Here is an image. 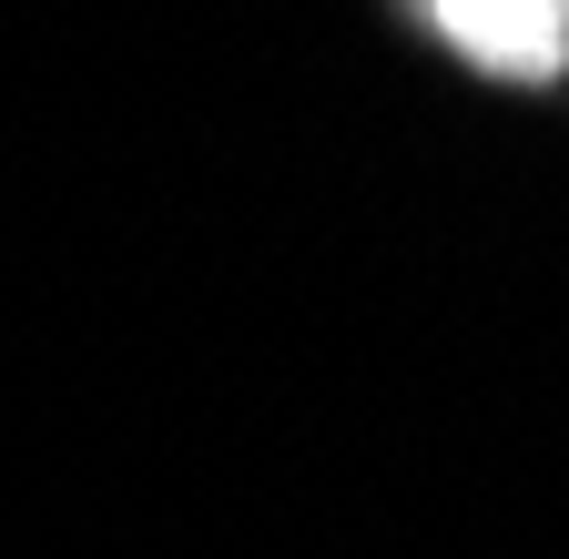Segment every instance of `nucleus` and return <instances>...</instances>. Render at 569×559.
Returning <instances> with one entry per match:
<instances>
[{"mask_svg": "<svg viewBox=\"0 0 569 559\" xmlns=\"http://www.w3.org/2000/svg\"><path fill=\"white\" fill-rule=\"evenodd\" d=\"M427 21L458 61L498 82H559L569 72V0H427Z\"/></svg>", "mask_w": 569, "mask_h": 559, "instance_id": "1", "label": "nucleus"}]
</instances>
